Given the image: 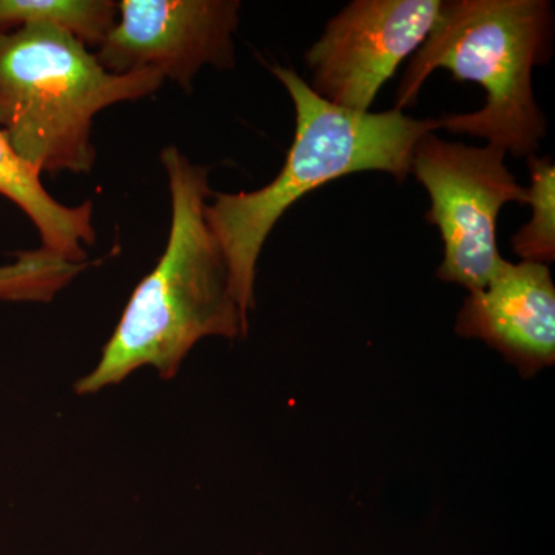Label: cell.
<instances>
[{"mask_svg": "<svg viewBox=\"0 0 555 555\" xmlns=\"http://www.w3.org/2000/svg\"><path fill=\"white\" fill-rule=\"evenodd\" d=\"M160 163L171 198L166 250L131 294L100 363L76 385L79 393L118 385L145 366L171 378L201 339L247 334L228 259L207 224V167L175 145L163 150Z\"/></svg>", "mask_w": 555, "mask_h": 555, "instance_id": "1", "label": "cell"}, {"mask_svg": "<svg viewBox=\"0 0 555 555\" xmlns=\"http://www.w3.org/2000/svg\"><path fill=\"white\" fill-rule=\"evenodd\" d=\"M275 78L294 102L297 129L280 173L255 192L211 193L206 219L228 259L244 315L255 306V276L262 247L281 217L321 185L360 171H382L396 181L411 175L412 152L438 118L414 119L400 109L353 112L310 89L294 68L275 65Z\"/></svg>", "mask_w": 555, "mask_h": 555, "instance_id": "2", "label": "cell"}, {"mask_svg": "<svg viewBox=\"0 0 555 555\" xmlns=\"http://www.w3.org/2000/svg\"><path fill=\"white\" fill-rule=\"evenodd\" d=\"M553 7L547 0H443L440 17L397 90L396 109L415 105L436 69L478 83L483 107L441 116L440 129L481 138L506 155L529 158L546 137L532 89V69L551 60Z\"/></svg>", "mask_w": 555, "mask_h": 555, "instance_id": "3", "label": "cell"}, {"mask_svg": "<svg viewBox=\"0 0 555 555\" xmlns=\"http://www.w3.org/2000/svg\"><path fill=\"white\" fill-rule=\"evenodd\" d=\"M163 75H113L96 54L56 25L38 24L0 38V131L42 173H90L94 116L160 89Z\"/></svg>", "mask_w": 555, "mask_h": 555, "instance_id": "4", "label": "cell"}, {"mask_svg": "<svg viewBox=\"0 0 555 555\" xmlns=\"http://www.w3.org/2000/svg\"><path fill=\"white\" fill-rule=\"evenodd\" d=\"M505 150L473 147L427 133L412 152L411 173L429 193L425 214L444 244L437 276L469 294L492 280L505 258L496 247V221L509 203L528 204V190L505 164Z\"/></svg>", "mask_w": 555, "mask_h": 555, "instance_id": "5", "label": "cell"}, {"mask_svg": "<svg viewBox=\"0 0 555 555\" xmlns=\"http://www.w3.org/2000/svg\"><path fill=\"white\" fill-rule=\"evenodd\" d=\"M443 0H356L306 53L310 89L337 107L371 112L401 62L436 27Z\"/></svg>", "mask_w": 555, "mask_h": 555, "instance_id": "6", "label": "cell"}, {"mask_svg": "<svg viewBox=\"0 0 555 555\" xmlns=\"http://www.w3.org/2000/svg\"><path fill=\"white\" fill-rule=\"evenodd\" d=\"M238 0H120L96 57L113 75L156 72L181 89L206 65L235 67Z\"/></svg>", "mask_w": 555, "mask_h": 555, "instance_id": "7", "label": "cell"}, {"mask_svg": "<svg viewBox=\"0 0 555 555\" xmlns=\"http://www.w3.org/2000/svg\"><path fill=\"white\" fill-rule=\"evenodd\" d=\"M456 334L494 347L526 378L555 361V287L539 262L503 261L460 310Z\"/></svg>", "mask_w": 555, "mask_h": 555, "instance_id": "8", "label": "cell"}, {"mask_svg": "<svg viewBox=\"0 0 555 555\" xmlns=\"http://www.w3.org/2000/svg\"><path fill=\"white\" fill-rule=\"evenodd\" d=\"M0 195L31 219L42 248L76 264H86L87 250L96 241L91 201L69 207L50 195L40 173L14 152L0 131Z\"/></svg>", "mask_w": 555, "mask_h": 555, "instance_id": "9", "label": "cell"}, {"mask_svg": "<svg viewBox=\"0 0 555 555\" xmlns=\"http://www.w3.org/2000/svg\"><path fill=\"white\" fill-rule=\"evenodd\" d=\"M116 21L118 2L113 0H0V38L50 24L98 49Z\"/></svg>", "mask_w": 555, "mask_h": 555, "instance_id": "10", "label": "cell"}, {"mask_svg": "<svg viewBox=\"0 0 555 555\" xmlns=\"http://www.w3.org/2000/svg\"><path fill=\"white\" fill-rule=\"evenodd\" d=\"M531 185L528 204L532 217L528 224L513 236V250L528 262L547 264L555 258V166L551 156H529Z\"/></svg>", "mask_w": 555, "mask_h": 555, "instance_id": "11", "label": "cell"}, {"mask_svg": "<svg viewBox=\"0 0 555 555\" xmlns=\"http://www.w3.org/2000/svg\"><path fill=\"white\" fill-rule=\"evenodd\" d=\"M86 264H76L46 248L21 251L13 264L0 266V299L49 302L78 276Z\"/></svg>", "mask_w": 555, "mask_h": 555, "instance_id": "12", "label": "cell"}]
</instances>
